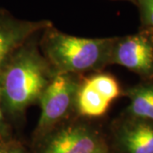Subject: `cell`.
Listing matches in <instances>:
<instances>
[{
    "mask_svg": "<svg viewBox=\"0 0 153 153\" xmlns=\"http://www.w3.org/2000/svg\"><path fill=\"white\" fill-rule=\"evenodd\" d=\"M121 94L120 84L114 76L105 72H97L79 83L75 110L83 117H100Z\"/></svg>",
    "mask_w": 153,
    "mask_h": 153,
    "instance_id": "cell-4",
    "label": "cell"
},
{
    "mask_svg": "<svg viewBox=\"0 0 153 153\" xmlns=\"http://www.w3.org/2000/svg\"><path fill=\"white\" fill-rule=\"evenodd\" d=\"M10 134V125L7 120L2 105V91H1V82H0V136L4 138H9Z\"/></svg>",
    "mask_w": 153,
    "mask_h": 153,
    "instance_id": "cell-12",
    "label": "cell"
},
{
    "mask_svg": "<svg viewBox=\"0 0 153 153\" xmlns=\"http://www.w3.org/2000/svg\"><path fill=\"white\" fill-rule=\"evenodd\" d=\"M139 7L143 23L153 28V0H134Z\"/></svg>",
    "mask_w": 153,
    "mask_h": 153,
    "instance_id": "cell-10",
    "label": "cell"
},
{
    "mask_svg": "<svg viewBox=\"0 0 153 153\" xmlns=\"http://www.w3.org/2000/svg\"><path fill=\"white\" fill-rule=\"evenodd\" d=\"M115 40L75 37L51 26L42 33L39 47L55 73L76 75L100 71L109 65Z\"/></svg>",
    "mask_w": 153,
    "mask_h": 153,
    "instance_id": "cell-2",
    "label": "cell"
},
{
    "mask_svg": "<svg viewBox=\"0 0 153 153\" xmlns=\"http://www.w3.org/2000/svg\"><path fill=\"white\" fill-rule=\"evenodd\" d=\"M110 64L126 67L146 79H153V37L140 33L116 38Z\"/></svg>",
    "mask_w": 153,
    "mask_h": 153,
    "instance_id": "cell-6",
    "label": "cell"
},
{
    "mask_svg": "<svg viewBox=\"0 0 153 153\" xmlns=\"http://www.w3.org/2000/svg\"><path fill=\"white\" fill-rule=\"evenodd\" d=\"M51 26L53 23L48 20H22L0 8V71L17 49Z\"/></svg>",
    "mask_w": 153,
    "mask_h": 153,
    "instance_id": "cell-7",
    "label": "cell"
},
{
    "mask_svg": "<svg viewBox=\"0 0 153 153\" xmlns=\"http://www.w3.org/2000/svg\"><path fill=\"white\" fill-rule=\"evenodd\" d=\"M7 139L0 136V153H26L19 144Z\"/></svg>",
    "mask_w": 153,
    "mask_h": 153,
    "instance_id": "cell-11",
    "label": "cell"
},
{
    "mask_svg": "<svg viewBox=\"0 0 153 153\" xmlns=\"http://www.w3.org/2000/svg\"><path fill=\"white\" fill-rule=\"evenodd\" d=\"M115 125V140L122 152L153 153V123L127 116Z\"/></svg>",
    "mask_w": 153,
    "mask_h": 153,
    "instance_id": "cell-8",
    "label": "cell"
},
{
    "mask_svg": "<svg viewBox=\"0 0 153 153\" xmlns=\"http://www.w3.org/2000/svg\"><path fill=\"white\" fill-rule=\"evenodd\" d=\"M38 35L17 49L0 71L2 105L7 120L22 118L30 105L38 102L55 76L39 49Z\"/></svg>",
    "mask_w": 153,
    "mask_h": 153,
    "instance_id": "cell-1",
    "label": "cell"
},
{
    "mask_svg": "<svg viewBox=\"0 0 153 153\" xmlns=\"http://www.w3.org/2000/svg\"><path fill=\"white\" fill-rule=\"evenodd\" d=\"M80 82L74 74L55 73L38 100L40 117L36 135L45 137L75 110V101Z\"/></svg>",
    "mask_w": 153,
    "mask_h": 153,
    "instance_id": "cell-3",
    "label": "cell"
},
{
    "mask_svg": "<svg viewBox=\"0 0 153 153\" xmlns=\"http://www.w3.org/2000/svg\"><path fill=\"white\" fill-rule=\"evenodd\" d=\"M40 153H106L103 140L91 126L74 123L44 137Z\"/></svg>",
    "mask_w": 153,
    "mask_h": 153,
    "instance_id": "cell-5",
    "label": "cell"
},
{
    "mask_svg": "<svg viewBox=\"0 0 153 153\" xmlns=\"http://www.w3.org/2000/svg\"><path fill=\"white\" fill-rule=\"evenodd\" d=\"M128 117L153 123V84H140L127 90Z\"/></svg>",
    "mask_w": 153,
    "mask_h": 153,
    "instance_id": "cell-9",
    "label": "cell"
}]
</instances>
